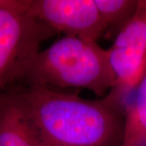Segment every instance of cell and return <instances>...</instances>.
<instances>
[{"label":"cell","instance_id":"1","mask_svg":"<svg viewBox=\"0 0 146 146\" xmlns=\"http://www.w3.org/2000/svg\"><path fill=\"white\" fill-rule=\"evenodd\" d=\"M40 146H123L126 106L108 94L86 99L72 93L19 84L8 90Z\"/></svg>","mask_w":146,"mask_h":146},{"label":"cell","instance_id":"2","mask_svg":"<svg viewBox=\"0 0 146 146\" xmlns=\"http://www.w3.org/2000/svg\"><path fill=\"white\" fill-rule=\"evenodd\" d=\"M115 84L107 50L95 41L64 36L33 58L19 84L87 89L102 98Z\"/></svg>","mask_w":146,"mask_h":146},{"label":"cell","instance_id":"3","mask_svg":"<svg viewBox=\"0 0 146 146\" xmlns=\"http://www.w3.org/2000/svg\"><path fill=\"white\" fill-rule=\"evenodd\" d=\"M29 0L0 9V97L21 83L43 42L57 33L29 11Z\"/></svg>","mask_w":146,"mask_h":146},{"label":"cell","instance_id":"4","mask_svg":"<svg viewBox=\"0 0 146 146\" xmlns=\"http://www.w3.org/2000/svg\"><path fill=\"white\" fill-rule=\"evenodd\" d=\"M106 50L115 79L109 94L127 107L146 72V0H138L134 16Z\"/></svg>","mask_w":146,"mask_h":146},{"label":"cell","instance_id":"5","mask_svg":"<svg viewBox=\"0 0 146 146\" xmlns=\"http://www.w3.org/2000/svg\"><path fill=\"white\" fill-rule=\"evenodd\" d=\"M29 11L56 33L98 42L106 26L94 0H29Z\"/></svg>","mask_w":146,"mask_h":146},{"label":"cell","instance_id":"6","mask_svg":"<svg viewBox=\"0 0 146 146\" xmlns=\"http://www.w3.org/2000/svg\"><path fill=\"white\" fill-rule=\"evenodd\" d=\"M0 146H40L10 92L0 97Z\"/></svg>","mask_w":146,"mask_h":146},{"label":"cell","instance_id":"7","mask_svg":"<svg viewBox=\"0 0 146 146\" xmlns=\"http://www.w3.org/2000/svg\"><path fill=\"white\" fill-rule=\"evenodd\" d=\"M123 146H146V72L126 107Z\"/></svg>","mask_w":146,"mask_h":146},{"label":"cell","instance_id":"8","mask_svg":"<svg viewBox=\"0 0 146 146\" xmlns=\"http://www.w3.org/2000/svg\"><path fill=\"white\" fill-rule=\"evenodd\" d=\"M106 26L104 37L114 40L136 12L138 0H94Z\"/></svg>","mask_w":146,"mask_h":146},{"label":"cell","instance_id":"9","mask_svg":"<svg viewBox=\"0 0 146 146\" xmlns=\"http://www.w3.org/2000/svg\"><path fill=\"white\" fill-rule=\"evenodd\" d=\"M12 0H0V9L9 6L11 3Z\"/></svg>","mask_w":146,"mask_h":146}]
</instances>
